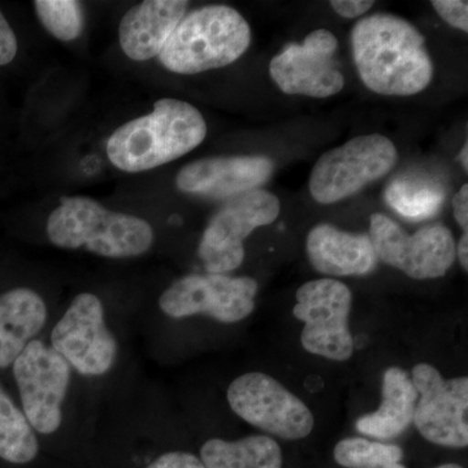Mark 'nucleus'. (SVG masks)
<instances>
[{
  "instance_id": "nucleus-14",
  "label": "nucleus",
  "mask_w": 468,
  "mask_h": 468,
  "mask_svg": "<svg viewBox=\"0 0 468 468\" xmlns=\"http://www.w3.org/2000/svg\"><path fill=\"white\" fill-rule=\"evenodd\" d=\"M337 48L334 33L314 30L302 45L292 43L271 60L270 75L285 94L332 97L345 85L335 58Z\"/></svg>"
},
{
  "instance_id": "nucleus-4",
  "label": "nucleus",
  "mask_w": 468,
  "mask_h": 468,
  "mask_svg": "<svg viewBox=\"0 0 468 468\" xmlns=\"http://www.w3.org/2000/svg\"><path fill=\"white\" fill-rule=\"evenodd\" d=\"M251 29L239 11L228 5H206L185 15L159 60L178 75H197L229 66L248 51Z\"/></svg>"
},
{
  "instance_id": "nucleus-10",
  "label": "nucleus",
  "mask_w": 468,
  "mask_h": 468,
  "mask_svg": "<svg viewBox=\"0 0 468 468\" xmlns=\"http://www.w3.org/2000/svg\"><path fill=\"white\" fill-rule=\"evenodd\" d=\"M70 375L69 363L39 340L29 343L15 360L23 412L37 432L51 435L60 428Z\"/></svg>"
},
{
  "instance_id": "nucleus-12",
  "label": "nucleus",
  "mask_w": 468,
  "mask_h": 468,
  "mask_svg": "<svg viewBox=\"0 0 468 468\" xmlns=\"http://www.w3.org/2000/svg\"><path fill=\"white\" fill-rule=\"evenodd\" d=\"M51 347L84 377H103L113 367L119 346L97 295H77L52 329Z\"/></svg>"
},
{
  "instance_id": "nucleus-8",
  "label": "nucleus",
  "mask_w": 468,
  "mask_h": 468,
  "mask_svg": "<svg viewBox=\"0 0 468 468\" xmlns=\"http://www.w3.org/2000/svg\"><path fill=\"white\" fill-rule=\"evenodd\" d=\"M368 237L378 260L415 280L442 277L457 258L454 237L441 224L409 234L385 215L374 214Z\"/></svg>"
},
{
  "instance_id": "nucleus-19",
  "label": "nucleus",
  "mask_w": 468,
  "mask_h": 468,
  "mask_svg": "<svg viewBox=\"0 0 468 468\" xmlns=\"http://www.w3.org/2000/svg\"><path fill=\"white\" fill-rule=\"evenodd\" d=\"M383 401L380 408L356 420V428L362 435L389 440L402 435L414 421L418 392L408 372L390 367L383 378Z\"/></svg>"
},
{
  "instance_id": "nucleus-2",
  "label": "nucleus",
  "mask_w": 468,
  "mask_h": 468,
  "mask_svg": "<svg viewBox=\"0 0 468 468\" xmlns=\"http://www.w3.org/2000/svg\"><path fill=\"white\" fill-rule=\"evenodd\" d=\"M207 134L199 110L187 101L163 98L153 112L120 126L107 143L116 168L135 174L167 165L198 147Z\"/></svg>"
},
{
  "instance_id": "nucleus-29",
  "label": "nucleus",
  "mask_w": 468,
  "mask_h": 468,
  "mask_svg": "<svg viewBox=\"0 0 468 468\" xmlns=\"http://www.w3.org/2000/svg\"><path fill=\"white\" fill-rule=\"evenodd\" d=\"M452 209H454V218L458 221L462 229L467 232L468 229V185L458 190L452 198Z\"/></svg>"
},
{
  "instance_id": "nucleus-7",
  "label": "nucleus",
  "mask_w": 468,
  "mask_h": 468,
  "mask_svg": "<svg viewBox=\"0 0 468 468\" xmlns=\"http://www.w3.org/2000/svg\"><path fill=\"white\" fill-rule=\"evenodd\" d=\"M292 314L303 323L301 343L307 353L344 362L353 356L349 329L351 292L335 279L306 282L295 292Z\"/></svg>"
},
{
  "instance_id": "nucleus-31",
  "label": "nucleus",
  "mask_w": 468,
  "mask_h": 468,
  "mask_svg": "<svg viewBox=\"0 0 468 468\" xmlns=\"http://www.w3.org/2000/svg\"><path fill=\"white\" fill-rule=\"evenodd\" d=\"M468 144H464L463 149H462L460 154V162L462 165V167L464 168V171H468Z\"/></svg>"
},
{
  "instance_id": "nucleus-18",
  "label": "nucleus",
  "mask_w": 468,
  "mask_h": 468,
  "mask_svg": "<svg viewBox=\"0 0 468 468\" xmlns=\"http://www.w3.org/2000/svg\"><path fill=\"white\" fill-rule=\"evenodd\" d=\"M48 320V307L38 292L16 288L0 295V368L14 365Z\"/></svg>"
},
{
  "instance_id": "nucleus-11",
  "label": "nucleus",
  "mask_w": 468,
  "mask_h": 468,
  "mask_svg": "<svg viewBox=\"0 0 468 468\" xmlns=\"http://www.w3.org/2000/svg\"><path fill=\"white\" fill-rule=\"evenodd\" d=\"M257 292L258 282L251 277L196 273L176 280L165 289L160 295L159 307L172 319L202 314L224 324H233L254 311Z\"/></svg>"
},
{
  "instance_id": "nucleus-28",
  "label": "nucleus",
  "mask_w": 468,
  "mask_h": 468,
  "mask_svg": "<svg viewBox=\"0 0 468 468\" xmlns=\"http://www.w3.org/2000/svg\"><path fill=\"white\" fill-rule=\"evenodd\" d=\"M375 2L369 0H334L331 2L335 14L345 18H356L367 14Z\"/></svg>"
},
{
  "instance_id": "nucleus-25",
  "label": "nucleus",
  "mask_w": 468,
  "mask_h": 468,
  "mask_svg": "<svg viewBox=\"0 0 468 468\" xmlns=\"http://www.w3.org/2000/svg\"><path fill=\"white\" fill-rule=\"evenodd\" d=\"M433 8L449 26L468 32V3L466 0H433Z\"/></svg>"
},
{
  "instance_id": "nucleus-17",
  "label": "nucleus",
  "mask_w": 468,
  "mask_h": 468,
  "mask_svg": "<svg viewBox=\"0 0 468 468\" xmlns=\"http://www.w3.org/2000/svg\"><path fill=\"white\" fill-rule=\"evenodd\" d=\"M306 252L311 266L328 276L367 275L378 261L368 234L344 232L331 224L310 230Z\"/></svg>"
},
{
  "instance_id": "nucleus-15",
  "label": "nucleus",
  "mask_w": 468,
  "mask_h": 468,
  "mask_svg": "<svg viewBox=\"0 0 468 468\" xmlns=\"http://www.w3.org/2000/svg\"><path fill=\"white\" fill-rule=\"evenodd\" d=\"M273 171L275 165L267 156H218L185 165L176 185L181 192L203 198H233L266 184Z\"/></svg>"
},
{
  "instance_id": "nucleus-22",
  "label": "nucleus",
  "mask_w": 468,
  "mask_h": 468,
  "mask_svg": "<svg viewBox=\"0 0 468 468\" xmlns=\"http://www.w3.org/2000/svg\"><path fill=\"white\" fill-rule=\"evenodd\" d=\"M388 205L402 217L424 220L436 215L445 201L441 186L420 181L397 180L385 192Z\"/></svg>"
},
{
  "instance_id": "nucleus-5",
  "label": "nucleus",
  "mask_w": 468,
  "mask_h": 468,
  "mask_svg": "<svg viewBox=\"0 0 468 468\" xmlns=\"http://www.w3.org/2000/svg\"><path fill=\"white\" fill-rule=\"evenodd\" d=\"M397 160L399 151L389 138L359 135L320 156L311 171V196L322 205L343 201L389 174Z\"/></svg>"
},
{
  "instance_id": "nucleus-21",
  "label": "nucleus",
  "mask_w": 468,
  "mask_h": 468,
  "mask_svg": "<svg viewBox=\"0 0 468 468\" xmlns=\"http://www.w3.org/2000/svg\"><path fill=\"white\" fill-rule=\"evenodd\" d=\"M38 451V439L26 414L0 387V458L26 464L36 460Z\"/></svg>"
},
{
  "instance_id": "nucleus-3",
  "label": "nucleus",
  "mask_w": 468,
  "mask_h": 468,
  "mask_svg": "<svg viewBox=\"0 0 468 468\" xmlns=\"http://www.w3.org/2000/svg\"><path fill=\"white\" fill-rule=\"evenodd\" d=\"M48 236L60 249H81L122 260L149 251L154 230L149 221L113 212L86 197H63L48 220Z\"/></svg>"
},
{
  "instance_id": "nucleus-9",
  "label": "nucleus",
  "mask_w": 468,
  "mask_h": 468,
  "mask_svg": "<svg viewBox=\"0 0 468 468\" xmlns=\"http://www.w3.org/2000/svg\"><path fill=\"white\" fill-rule=\"evenodd\" d=\"M228 403L234 414L251 426L284 440L304 439L315 419L303 402L263 372H249L228 388Z\"/></svg>"
},
{
  "instance_id": "nucleus-13",
  "label": "nucleus",
  "mask_w": 468,
  "mask_h": 468,
  "mask_svg": "<svg viewBox=\"0 0 468 468\" xmlns=\"http://www.w3.org/2000/svg\"><path fill=\"white\" fill-rule=\"evenodd\" d=\"M418 402L414 421L427 441L448 448L468 445V378H443L433 366L419 363L411 371Z\"/></svg>"
},
{
  "instance_id": "nucleus-1",
  "label": "nucleus",
  "mask_w": 468,
  "mask_h": 468,
  "mask_svg": "<svg viewBox=\"0 0 468 468\" xmlns=\"http://www.w3.org/2000/svg\"><path fill=\"white\" fill-rule=\"evenodd\" d=\"M354 61L363 84L377 94L410 97L433 79L424 37L405 18L375 14L351 32Z\"/></svg>"
},
{
  "instance_id": "nucleus-32",
  "label": "nucleus",
  "mask_w": 468,
  "mask_h": 468,
  "mask_svg": "<svg viewBox=\"0 0 468 468\" xmlns=\"http://www.w3.org/2000/svg\"><path fill=\"white\" fill-rule=\"evenodd\" d=\"M436 468H463V467H461L460 464L448 463V464H442V466H439Z\"/></svg>"
},
{
  "instance_id": "nucleus-20",
  "label": "nucleus",
  "mask_w": 468,
  "mask_h": 468,
  "mask_svg": "<svg viewBox=\"0 0 468 468\" xmlns=\"http://www.w3.org/2000/svg\"><path fill=\"white\" fill-rule=\"evenodd\" d=\"M205 468H282L279 443L268 436H249L237 441L208 440L201 449Z\"/></svg>"
},
{
  "instance_id": "nucleus-6",
  "label": "nucleus",
  "mask_w": 468,
  "mask_h": 468,
  "mask_svg": "<svg viewBox=\"0 0 468 468\" xmlns=\"http://www.w3.org/2000/svg\"><path fill=\"white\" fill-rule=\"evenodd\" d=\"M279 214V198L266 190L230 198L211 218L199 243L206 271L227 275L237 270L245 260V239L258 228L272 224Z\"/></svg>"
},
{
  "instance_id": "nucleus-26",
  "label": "nucleus",
  "mask_w": 468,
  "mask_h": 468,
  "mask_svg": "<svg viewBox=\"0 0 468 468\" xmlns=\"http://www.w3.org/2000/svg\"><path fill=\"white\" fill-rule=\"evenodd\" d=\"M146 468H205L199 458L190 452H171L160 455Z\"/></svg>"
},
{
  "instance_id": "nucleus-27",
  "label": "nucleus",
  "mask_w": 468,
  "mask_h": 468,
  "mask_svg": "<svg viewBox=\"0 0 468 468\" xmlns=\"http://www.w3.org/2000/svg\"><path fill=\"white\" fill-rule=\"evenodd\" d=\"M17 54V38L0 12V66H7Z\"/></svg>"
},
{
  "instance_id": "nucleus-30",
  "label": "nucleus",
  "mask_w": 468,
  "mask_h": 468,
  "mask_svg": "<svg viewBox=\"0 0 468 468\" xmlns=\"http://www.w3.org/2000/svg\"><path fill=\"white\" fill-rule=\"evenodd\" d=\"M468 234L467 232L463 233V236L461 237L460 242L457 245V257L460 258L461 266L463 267V270L468 271Z\"/></svg>"
},
{
  "instance_id": "nucleus-24",
  "label": "nucleus",
  "mask_w": 468,
  "mask_h": 468,
  "mask_svg": "<svg viewBox=\"0 0 468 468\" xmlns=\"http://www.w3.org/2000/svg\"><path fill=\"white\" fill-rule=\"evenodd\" d=\"M34 8L43 27L60 41H73L84 29V8L76 0H36Z\"/></svg>"
},
{
  "instance_id": "nucleus-16",
  "label": "nucleus",
  "mask_w": 468,
  "mask_h": 468,
  "mask_svg": "<svg viewBox=\"0 0 468 468\" xmlns=\"http://www.w3.org/2000/svg\"><path fill=\"white\" fill-rule=\"evenodd\" d=\"M189 2L146 0L126 12L119 27L122 51L134 61L159 57L169 37L186 15Z\"/></svg>"
},
{
  "instance_id": "nucleus-23",
  "label": "nucleus",
  "mask_w": 468,
  "mask_h": 468,
  "mask_svg": "<svg viewBox=\"0 0 468 468\" xmlns=\"http://www.w3.org/2000/svg\"><path fill=\"white\" fill-rule=\"evenodd\" d=\"M402 457V449L397 445L360 437L341 440L335 448V460L345 468H406Z\"/></svg>"
}]
</instances>
